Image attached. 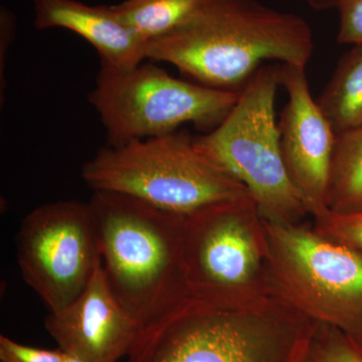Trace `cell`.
Listing matches in <instances>:
<instances>
[{
  "label": "cell",
  "mask_w": 362,
  "mask_h": 362,
  "mask_svg": "<svg viewBox=\"0 0 362 362\" xmlns=\"http://www.w3.org/2000/svg\"><path fill=\"white\" fill-rule=\"evenodd\" d=\"M88 204L107 282L140 328L192 296L183 266L185 216L118 192H93Z\"/></svg>",
  "instance_id": "3957f363"
},
{
  "label": "cell",
  "mask_w": 362,
  "mask_h": 362,
  "mask_svg": "<svg viewBox=\"0 0 362 362\" xmlns=\"http://www.w3.org/2000/svg\"><path fill=\"white\" fill-rule=\"evenodd\" d=\"M312 228L324 239L362 255V211L337 214L324 209L313 216Z\"/></svg>",
  "instance_id": "e0dca14e"
},
{
  "label": "cell",
  "mask_w": 362,
  "mask_h": 362,
  "mask_svg": "<svg viewBox=\"0 0 362 362\" xmlns=\"http://www.w3.org/2000/svg\"><path fill=\"white\" fill-rule=\"evenodd\" d=\"M337 9L339 11L337 42L362 45V0H339Z\"/></svg>",
  "instance_id": "d6986e66"
},
{
  "label": "cell",
  "mask_w": 362,
  "mask_h": 362,
  "mask_svg": "<svg viewBox=\"0 0 362 362\" xmlns=\"http://www.w3.org/2000/svg\"><path fill=\"white\" fill-rule=\"evenodd\" d=\"M37 30L62 28L78 33L97 49L101 65L129 71L146 59L145 45L119 20L112 6L77 0H32Z\"/></svg>",
  "instance_id": "7c38bea8"
},
{
  "label": "cell",
  "mask_w": 362,
  "mask_h": 362,
  "mask_svg": "<svg viewBox=\"0 0 362 362\" xmlns=\"http://www.w3.org/2000/svg\"><path fill=\"white\" fill-rule=\"evenodd\" d=\"M240 93L180 80L153 64L129 71L101 65L89 102L106 129L109 146L176 132L185 123L216 128Z\"/></svg>",
  "instance_id": "52a82bcc"
},
{
  "label": "cell",
  "mask_w": 362,
  "mask_h": 362,
  "mask_svg": "<svg viewBox=\"0 0 362 362\" xmlns=\"http://www.w3.org/2000/svg\"><path fill=\"white\" fill-rule=\"evenodd\" d=\"M309 6L316 11H328L337 8L339 0H304Z\"/></svg>",
  "instance_id": "ffe728a7"
},
{
  "label": "cell",
  "mask_w": 362,
  "mask_h": 362,
  "mask_svg": "<svg viewBox=\"0 0 362 362\" xmlns=\"http://www.w3.org/2000/svg\"><path fill=\"white\" fill-rule=\"evenodd\" d=\"M326 206L337 214L362 211V125L337 134Z\"/></svg>",
  "instance_id": "5bb4252c"
},
{
  "label": "cell",
  "mask_w": 362,
  "mask_h": 362,
  "mask_svg": "<svg viewBox=\"0 0 362 362\" xmlns=\"http://www.w3.org/2000/svg\"><path fill=\"white\" fill-rule=\"evenodd\" d=\"M301 362H362V343L332 326L316 323Z\"/></svg>",
  "instance_id": "2e32d148"
},
{
  "label": "cell",
  "mask_w": 362,
  "mask_h": 362,
  "mask_svg": "<svg viewBox=\"0 0 362 362\" xmlns=\"http://www.w3.org/2000/svg\"><path fill=\"white\" fill-rule=\"evenodd\" d=\"M279 87V65L262 66L226 118L206 134L194 137V145L247 188L264 220L299 225L310 214L281 149L275 113Z\"/></svg>",
  "instance_id": "5b68a950"
},
{
  "label": "cell",
  "mask_w": 362,
  "mask_h": 362,
  "mask_svg": "<svg viewBox=\"0 0 362 362\" xmlns=\"http://www.w3.org/2000/svg\"><path fill=\"white\" fill-rule=\"evenodd\" d=\"M265 226L269 294L362 343V255L304 223Z\"/></svg>",
  "instance_id": "8992f818"
},
{
  "label": "cell",
  "mask_w": 362,
  "mask_h": 362,
  "mask_svg": "<svg viewBox=\"0 0 362 362\" xmlns=\"http://www.w3.org/2000/svg\"><path fill=\"white\" fill-rule=\"evenodd\" d=\"M315 324L270 294L188 296L140 328L127 362H301Z\"/></svg>",
  "instance_id": "7a4b0ae2"
},
{
  "label": "cell",
  "mask_w": 362,
  "mask_h": 362,
  "mask_svg": "<svg viewBox=\"0 0 362 362\" xmlns=\"http://www.w3.org/2000/svg\"><path fill=\"white\" fill-rule=\"evenodd\" d=\"M307 21L258 0H201L173 32L145 45L146 59L176 66L197 84L240 93L267 61L306 66Z\"/></svg>",
  "instance_id": "6da1fadb"
},
{
  "label": "cell",
  "mask_w": 362,
  "mask_h": 362,
  "mask_svg": "<svg viewBox=\"0 0 362 362\" xmlns=\"http://www.w3.org/2000/svg\"><path fill=\"white\" fill-rule=\"evenodd\" d=\"M63 362H85V361H83L82 359L78 358V357H77V356H71V354H66V352H64Z\"/></svg>",
  "instance_id": "44dd1931"
},
{
  "label": "cell",
  "mask_w": 362,
  "mask_h": 362,
  "mask_svg": "<svg viewBox=\"0 0 362 362\" xmlns=\"http://www.w3.org/2000/svg\"><path fill=\"white\" fill-rule=\"evenodd\" d=\"M279 83L288 95L278 122L286 168L309 214L314 216L327 209L337 133L312 97L304 66L279 65Z\"/></svg>",
  "instance_id": "30bf717a"
},
{
  "label": "cell",
  "mask_w": 362,
  "mask_h": 362,
  "mask_svg": "<svg viewBox=\"0 0 362 362\" xmlns=\"http://www.w3.org/2000/svg\"><path fill=\"white\" fill-rule=\"evenodd\" d=\"M45 326L62 351L85 362H118L140 330L114 296L102 261L83 292L65 308L49 312Z\"/></svg>",
  "instance_id": "8fae6325"
},
{
  "label": "cell",
  "mask_w": 362,
  "mask_h": 362,
  "mask_svg": "<svg viewBox=\"0 0 362 362\" xmlns=\"http://www.w3.org/2000/svg\"><path fill=\"white\" fill-rule=\"evenodd\" d=\"M82 177L93 192L130 195L181 216L250 194L240 180L197 151L194 137L181 131L122 146L107 145L86 162Z\"/></svg>",
  "instance_id": "277c9868"
},
{
  "label": "cell",
  "mask_w": 362,
  "mask_h": 362,
  "mask_svg": "<svg viewBox=\"0 0 362 362\" xmlns=\"http://www.w3.org/2000/svg\"><path fill=\"white\" fill-rule=\"evenodd\" d=\"M201 0H125L112 6L119 20L143 44L164 37L180 25Z\"/></svg>",
  "instance_id": "9a60e30c"
},
{
  "label": "cell",
  "mask_w": 362,
  "mask_h": 362,
  "mask_svg": "<svg viewBox=\"0 0 362 362\" xmlns=\"http://www.w3.org/2000/svg\"><path fill=\"white\" fill-rule=\"evenodd\" d=\"M265 221L251 194L185 216L183 266L190 295L223 304L269 294Z\"/></svg>",
  "instance_id": "ba28073f"
},
{
  "label": "cell",
  "mask_w": 362,
  "mask_h": 362,
  "mask_svg": "<svg viewBox=\"0 0 362 362\" xmlns=\"http://www.w3.org/2000/svg\"><path fill=\"white\" fill-rule=\"evenodd\" d=\"M16 244L21 276L49 312L71 303L102 261L89 204L77 201L33 209L21 221Z\"/></svg>",
  "instance_id": "9c48e42d"
},
{
  "label": "cell",
  "mask_w": 362,
  "mask_h": 362,
  "mask_svg": "<svg viewBox=\"0 0 362 362\" xmlns=\"http://www.w3.org/2000/svg\"><path fill=\"white\" fill-rule=\"evenodd\" d=\"M316 101L337 134L362 125V45L340 59Z\"/></svg>",
  "instance_id": "4fadbf2b"
},
{
  "label": "cell",
  "mask_w": 362,
  "mask_h": 362,
  "mask_svg": "<svg viewBox=\"0 0 362 362\" xmlns=\"http://www.w3.org/2000/svg\"><path fill=\"white\" fill-rule=\"evenodd\" d=\"M61 349H42L28 346L1 335L0 362H63Z\"/></svg>",
  "instance_id": "ac0fdd59"
}]
</instances>
